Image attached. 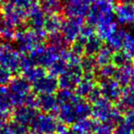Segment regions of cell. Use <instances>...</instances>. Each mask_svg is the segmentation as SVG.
Returning <instances> with one entry per match:
<instances>
[{
    "label": "cell",
    "instance_id": "obj_10",
    "mask_svg": "<svg viewBox=\"0 0 134 134\" xmlns=\"http://www.w3.org/2000/svg\"><path fill=\"white\" fill-rule=\"evenodd\" d=\"M97 0H67L63 8L64 13L69 18H81L87 15V12L92 4Z\"/></svg>",
    "mask_w": 134,
    "mask_h": 134
},
{
    "label": "cell",
    "instance_id": "obj_19",
    "mask_svg": "<svg viewBox=\"0 0 134 134\" xmlns=\"http://www.w3.org/2000/svg\"><path fill=\"white\" fill-rule=\"evenodd\" d=\"M58 101L53 94H41L39 97L38 108L44 113L56 112L58 108Z\"/></svg>",
    "mask_w": 134,
    "mask_h": 134
},
{
    "label": "cell",
    "instance_id": "obj_16",
    "mask_svg": "<svg viewBox=\"0 0 134 134\" xmlns=\"http://www.w3.org/2000/svg\"><path fill=\"white\" fill-rule=\"evenodd\" d=\"M56 115H57L59 120L67 126L73 125L78 119L72 102L60 104L56 110Z\"/></svg>",
    "mask_w": 134,
    "mask_h": 134
},
{
    "label": "cell",
    "instance_id": "obj_5",
    "mask_svg": "<svg viewBox=\"0 0 134 134\" xmlns=\"http://www.w3.org/2000/svg\"><path fill=\"white\" fill-rule=\"evenodd\" d=\"M58 120L51 113L37 114L30 124L32 134H51L55 132Z\"/></svg>",
    "mask_w": 134,
    "mask_h": 134
},
{
    "label": "cell",
    "instance_id": "obj_47",
    "mask_svg": "<svg viewBox=\"0 0 134 134\" xmlns=\"http://www.w3.org/2000/svg\"><path fill=\"white\" fill-rule=\"evenodd\" d=\"M9 117H10L9 111L0 110V129L4 128V127L8 124Z\"/></svg>",
    "mask_w": 134,
    "mask_h": 134
},
{
    "label": "cell",
    "instance_id": "obj_7",
    "mask_svg": "<svg viewBox=\"0 0 134 134\" xmlns=\"http://www.w3.org/2000/svg\"><path fill=\"white\" fill-rule=\"evenodd\" d=\"M84 26L81 18H69L63 21L61 27L62 36L67 43H73L78 39L81 30Z\"/></svg>",
    "mask_w": 134,
    "mask_h": 134
},
{
    "label": "cell",
    "instance_id": "obj_25",
    "mask_svg": "<svg viewBox=\"0 0 134 134\" xmlns=\"http://www.w3.org/2000/svg\"><path fill=\"white\" fill-rule=\"evenodd\" d=\"M44 75H46V71H45L44 67H41L40 65H30L27 69L23 70V77L32 84Z\"/></svg>",
    "mask_w": 134,
    "mask_h": 134
},
{
    "label": "cell",
    "instance_id": "obj_24",
    "mask_svg": "<svg viewBox=\"0 0 134 134\" xmlns=\"http://www.w3.org/2000/svg\"><path fill=\"white\" fill-rule=\"evenodd\" d=\"M96 87L94 76H85L83 75V78L79 82V84L75 87V94L80 97H87L90 92Z\"/></svg>",
    "mask_w": 134,
    "mask_h": 134
},
{
    "label": "cell",
    "instance_id": "obj_50",
    "mask_svg": "<svg viewBox=\"0 0 134 134\" xmlns=\"http://www.w3.org/2000/svg\"><path fill=\"white\" fill-rule=\"evenodd\" d=\"M104 1H107V2H109V3H113L115 0H104Z\"/></svg>",
    "mask_w": 134,
    "mask_h": 134
},
{
    "label": "cell",
    "instance_id": "obj_52",
    "mask_svg": "<svg viewBox=\"0 0 134 134\" xmlns=\"http://www.w3.org/2000/svg\"><path fill=\"white\" fill-rule=\"evenodd\" d=\"M51 134H58V133H55V132H53V133H51Z\"/></svg>",
    "mask_w": 134,
    "mask_h": 134
},
{
    "label": "cell",
    "instance_id": "obj_15",
    "mask_svg": "<svg viewBox=\"0 0 134 134\" xmlns=\"http://www.w3.org/2000/svg\"><path fill=\"white\" fill-rule=\"evenodd\" d=\"M58 87V80L56 77L52 75H44L33 83V88L36 93L38 94H53L54 92L57 91Z\"/></svg>",
    "mask_w": 134,
    "mask_h": 134
},
{
    "label": "cell",
    "instance_id": "obj_49",
    "mask_svg": "<svg viewBox=\"0 0 134 134\" xmlns=\"http://www.w3.org/2000/svg\"><path fill=\"white\" fill-rule=\"evenodd\" d=\"M128 90L134 92V66H133V71H132L131 76H130V82H129Z\"/></svg>",
    "mask_w": 134,
    "mask_h": 134
},
{
    "label": "cell",
    "instance_id": "obj_29",
    "mask_svg": "<svg viewBox=\"0 0 134 134\" xmlns=\"http://www.w3.org/2000/svg\"><path fill=\"white\" fill-rule=\"evenodd\" d=\"M16 30L15 27L10 24L6 19L0 17V36L7 41H11L15 39Z\"/></svg>",
    "mask_w": 134,
    "mask_h": 134
},
{
    "label": "cell",
    "instance_id": "obj_51",
    "mask_svg": "<svg viewBox=\"0 0 134 134\" xmlns=\"http://www.w3.org/2000/svg\"><path fill=\"white\" fill-rule=\"evenodd\" d=\"M2 44V38H1V36H0V45Z\"/></svg>",
    "mask_w": 134,
    "mask_h": 134
},
{
    "label": "cell",
    "instance_id": "obj_35",
    "mask_svg": "<svg viewBox=\"0 0 134 134\" xmlns=\"http://www.w3.org/2000/svg\"><path fill=\"white\" fill-rule=\"evenodd\" d=\"M56 98H57L58 104H64V103H71L77 97L76 94H74L72 90L63 89L61 88L56 94Z\"/></svg>",
    "mask_w": 134,
    "mask_h": 134
},
{
    "label": "cell",
    "instance_id": "obj_40",
    "mask_svg": "<svg viewBox=\"0 0 134 134\" xmlns=\"http://www.w3.org/2000/svg\"><path fill=\"white\" fill-rule=\"evenodd\" d=\"M8 126L11 130L12 134H27L29 131V126L23 125L15 120L8 122Z\"/></svg>",
    "mask_w": 134,
    "mask_h": 134
},
{
    "label": "cell",
    "instance_id": "obj_20",
    "mask_svg": "<svg viewBox=\"0 0 134 134\" xmlns=\"http://www.w3.org/2000/svg\"><path fill=\"white\" fill-rule=\"evenodd\" d=\"M117 30V24L114 18L104 19L97 25V34L101 40H108L112 33Z\"/></svg>",
    "mask_w": 134,
    "mask_h": 134
},
{
    "label": "cell",
    "instance_id": "obj_44",
    "mask_svg": "<svg viewBox=\"0 0 134 134\" xmlns=\"http://www.w3.org/2000/svg\"><path fill=\"white\" fill-rule=\"evenodd\" d=\"M93 134H113V127L106 122L98 123Z\"/></svg>",
    "mask_w": 134,
    "mask_h": 134
},
{
    "label": "cell",
    "instance_id": "obj_41",
    "mask_svg": "<svg viewBox=\"0 0 134 134\" xmlns=\"http://www.w3.org/2000/svg\"><path fill=\"white\" fill-rule=\"evenodd\" d=\"M95 35V30H94L93 26L91 25L87 24L86 26H83L82 30H81V32H80V35H79L78 39L82 40L86 42L89 38H91L92 36Z\"/></svg>",
    "mask_w": 134,
    "mask_h": 134
},
{
    "label": "cell",
    "instance_id": "obj_1",
    "mask_svg": "<svg viewBox=\"0 0 134 134\" xmlns=\"http://www.w3.org/2000/svg\"><path fill=\"white\" fill-rule=\"evenodd\" d=\"M46 32L44 30H28L21 28L16 30L15 40L19 52L30 53L31 51L43 44Z\"/></svg>",
    "mask_w": 134,
    "mask_h": 134
},
{
    "label": "cell",
    "instance_id": "obj_21",
    "mask_svg": "<svg viewBox=\"0 0 134 134\" xmlns=\"http://www.w3.org/2000/svg\"><path fill=\"white\" fill-rule=\"evenodd\" d=\"M63 21V19L59 14H49L45 19L43 30L46 33L50 35L59 33Z\"/></svg>",
    "mask_w": 134,
    "mask_h": 134
},
{
    "label": "cell",
    "instance_id": "obj_53",
    "mask_svg": "<svg viewBox=\"0 0 134 134\" xmlns=\"http://www.w3.org/2000/svg\"><path fill=\"white\" fill-rule=\"evenodd\" d=\"M133 134H134V130H133Z\"/></svg>",
    "mask_w": 134,
    "mask_h": 134
},
{
    "label": "cell",
    "instance_id": "obj_9",
    "mask_svg": "<svg viewBox=\"0 0 134 134\" xmlns=\"http://www.w3.org/2000/svg\"><path fill=\"white\" fill-rule=\"evenodd\" d=\"M98 88L102 97L111 102L119 101L123 94L122 86L116 79L113 78L101 79Z\"/></svg>",
    "mask_w": 134,
    "mask_h": 134
},
{
    "label": "cell",
    "instance_id": "obj_28",
    "mask_svg": "<svg viewBox=\"0 0 134 134\" xmlns=\"http://www.w3.org/2000/svg\"><path fill=\"white\" fill-rule=\"evenodd\" d=\"M102 47V40L98 36L94 35L85 42L84 52L87 56H95Z\"/></svg>",
    "mask_w": 134,
    "mask_h": 134
},
{
    "label": "cell",
    "instance_id": "obj_30",
    "mask_svg": "<svg viewBox=\"0 0 134 134\" xmlns=\"http://www.w3.org/2000/svg\"><path fill=\"white\" fill-rule=\"evenodd\" d=\"M13 107L9 89L6 86H0V110L10 111Z\"/></svg>",
    "mask_w": 134,
    "mask_h": 134
},
{
    "label": "cell",
    "instance_id": "obj_36",
    "mask_svg": "<svg viewBox=\"0 0 134 134\" xmlns=\"http://www.w3.org/2000/svg\"><path fill=\"white\" fill-rule=\"evenodd\" d=\"M99 67L100 68L97 71V75L100 79L112 78L117 71V67L113 63H108V64H105Z\"/></svg>",
    "mask_w": 134,
    "mask_h": 134
},
{
    "label": "cell",
    "instance_id": "obj_45",
    "mask_svg": "<svg viewBox=\"0 0 134 134\" xmlns=\"http://www.w3.org/2000/svg\"><path fill=\"white\" fill-rule=\"evenodd\" d=\"M10 2H12L14 5L18 6L19 8L28 10L34 4V0H11Z\"/></svg>",
    "mask_w": 134,
    "mask_h": 134
},
{
    "label": "cell",
    "instance_id": "obj_38",
    "mask_svg": "<svg viewBox=\"0 0 134 134\" xmlns=\"http://www.w3.org/2000/svg\"><path fill=\"white\" fill-rule=\"evenodd\" d=\"M134 127L127 123L125 120L119 122L113 130V134H133Z\"/></svg>",
    "mask_w": 134,
    "mask_h": 134
},
{
    "label": "cell",
    "instance_id": "obj_23",
    "mask_svg": "<svg viewBox=\"0 0 134 134\" xmlns=\"http://www.w3.org/2000/svg\"><path fill=\"white\" fill-rule=\"evenodd\" d=\"M72 103L74 105V108H75V113H76L78 119L87 118L91 115L92 106L89 104V101L85 100L83 97H80L77 96Z\"/></svg>",
    "mask_w": 134,
    "mask_h": 134
},
{
    "label": "cell",
    "instance_id": "obj_4",
    "mask_svg": "<svg viewBox=\"0 0 134 134\" xmlns=\"http://www.w3.org/2000/svg\"><path fill=\"white\" fill-rule=\"evenodd\" d=\"M9 85V92L11 95L12 104L15 107H20L24 105L25 98L31 92L30 82L27 81L24 77H14L11 78Z\"/></svg>",
    "mask_w": 134,
    "mask_h": 134
},
{
    "label": "cell",
    "instance_id": "obj_22",
    "mask_svg": "<svg viewBox=\"0 0 134 134\" xmlns=\"http://www.w3.org/2000/svg\"><path fill=\"white\" fill-rule=\"evenodd\" d=\"M126 33L127 31L125 30H123V29H117L110 35V37L107 40V41H108V47H109L114 52H118V51L122 50Z\"/></svg>",
    "mask_w": 134,
    "mask_h": 134
},
{
    "label": "cell",
    "instance_id": "obj_56",
    "mask_svg": "<svg viewBox=\"0 0 134 134\" xmlns=\"http://www.w3.org/2000/svg\"><path fill=\"white\" fill-rule=\"evenodd\" d=\"M133 24H134V23H133Z\"/></svg>",
    "mask_w": 134,
    "mask_h": 134
},
{
    "label": "cell",
    "instance_id": "obj_26",
    "mask_svg": "<svg viewBox=\"0 0 134 134\" xmlns=\"http://www.w3.org/2000/svg\"><path fill=\"white\" fill-rule=\"evenodd\" d=\"M80 67L83 71V75L85 76H94L97 70V63L96 61L95 56H87L81 59Z\"/></svg>",
    "mask_w": 134,
    "mask_h": 134
},
{
    "label": "cell",
    "instance_id": "obj_2",
    "mask_svg": "<svg viewBox=\"0 0 134 134\" xmlns=\"http://www.w3.org/2000/svg\"><path fill=\"white\" fill-rule=\"evenodd\" d=\"M87 24L97 26L100 21L104 19L114 18V8L112 3L104 0H98L92 4L87 12Z\"/></svg>",
    "mask_w": 134,
    "mask_h": 134
},
{
    "label": "cell",
    "instance_id": "obj_13",
    "mask_svg": "<svg viewBox=\"0 0 134 134\" xmlns=\"http://www.w3.org/2000/svg\"><path fill=\"white\" fill-rule=\"evenodd\" d=\"M118 22L122 25L134 23V2H120L114 9Z\"/></svg>",
    "mask_w": 134,
    "mask_h": 134
},
{
    "label": "cell",
    "instance_id": "obj_42",
    "mask_svg": "<svg viewBox=\"0 0 134 134\" xmlns=\"http://www.w3.org/2000/svg\"><path fill=\"white\" fill-rule=\"evenodd\" d=\"M11 80V72L0 65V86H7Z\"/></svg>",
    "mask_w": 134,
    "mask_h": 134
},
{
    "label": "cell",
    "instance_id": "obj_39",
    "mask_svg": "<svg viewBox=\"0 0 134 134\" xmlns=\"http://www.w3.org/2000/svg\"><path fill=\"white\" fill-rule=\"evenodd\" d=\"M123 50L133 57L134 54V34L130 32H127L125 36L124 44H123Z\"/></svg>",
    "mask_w": 134,
    "mask_h": 134
},
{
    "label": "cell",
    "instance_id": "obj_12",
    "mask_svg": "<svg viewBox=\"0 0 134 134\" xmlns=\"http://www.w3.org/2000/svg\"><path fill=\"white\" fill-rule=\"evenodd\" d=\"M2 17L6 19L14 27L21 26L23 21L27 18V10L19 8L12 2H8L2 8Z\"/></svg>",
    "mask_w": 134,
    "mask_h": 134
},
{
    "label": "cell",
    "instance_id": "obj_14",
    "mask_svg": "<svg viewBox=\"0 0 134 134\" xmlns=\"http://www.w3.org/2000/svg\"><path fill=\"white\" fill-rule=\"evenodd\" d=\"M27 17L29 19V25L32 30H44V22L46 16L45 12L39 5L34 3L28 10H27Z\"/></svg>",
    "mask_w": 134,
    "mask_h": 134
},
{
    "label": "cell",
    "instance_id": "obj_55",
    "mask_svg": "<svg viewBox=\"0 0 134 134\" xmlns=\"http://www.w3.org/2000/svg\"><path fill=\"white\" fill-rule=\"evenodd\" d=\"M0 8H1V6H0Z\"/></svg>",
    "mask_w": 134,
    "mask_h": 134
},
{
    "label": "cell",
    "instance_id": "obj_46",
    "mask_svg": "<svg viewBox=\"0 0 134 134\" xmlns=\"http://www.w3.org/2000/svg\"><path fill=\"white\" fill-rule=\"evenodd\" d=\"M87 97H88V101H89V102H92V103L96 102V101L98 100L99 98H101V97H102V95H101L99 88L96 86V87L90 92V94L87 96Z\"/></svg>",
    "mask_w": 134,
    "mask_h": 134
},
{
    "label": "cell",
    "instance_id": "obj_43",
    "mask_svg": "<svg viewBox=\"0 0 134 134\" xmlns=\"http://www.w3.org/2000/svg\"><path fill=\"white\" fill-rule=\"evenodd\" d=\"M38 102H39V97L36 94L30 92L26 97V98H25L24 106H27L29 108H35L36 109V108H38Z\"/></svg>",
    "mask_w": 134,
    "mask_h": 134
},
{
    "label": "cell",
    "instance_id": "obj_3",
    "mask_svg": "<svg viewBox=\"0 0 134 134\" xmlns=\"http://www.w3.org/2000/svg\"><path fill=\"white\" fill-rule=\"evenodd\" d=\"M62 51H58L51 46L45 47L44 45L37 47L30 52L29 57L32 64L40 65L41 67H48L53 62L60 58Z\"/></svg>",
    "mask_w": 134,
    "mask_h": 134
},
{
    "label": "cell",
    "instance_id": "obj_31",
    "mask_svg": "<svg viewBox=\"0 0 134 134\" xmlns=\"http://www.w3.org/2000/svg\"><path fill=\"white\" fill-rule=\"evenodd\" d=\"M41 7L48 14H59L63 9L61 0H42Z\"/></svg>",
    "mask_w": 134,
    "mask_h": 134
},
{
    "label": "cell",
    "instance_id": "obj_54",
    "mask_svg": "<svg viewBox=\"0 0 134 134\" xmlns=\"http://www.w3.org/2000/svg\"><path fill=\"white\" fill-rule=\"evenodd\" d=\"M0 134H1V132H0Z\"/></svg>",
    "mask_w": 134,
    "mask_h": 134
},
{
    "label": "cell",
    "instance_id": "obj_33",
    "mask_svg": "<svg viewBox=\"0 0 134 134\" xmlns=\"http://www.w3.org/2000/svg\"><path fill=\"white\" fill-rule=\"evenodd\" d=\"M48 68L49 74L51 75H52V76L57 77L59 75H61L68 68V63H67L66 60L60 57L55 62H53L50 66H48Z\"/></svg>",
    "mask_w": 134,
    "mask_h": 134
},
{
    "label": "cell",
    "instance_id": "obj_11",
    "mask_svg": "<svg viewBox=\"0 0 134 134\" xmlns=\"http://www.w3.org/2000/svg\"><path fill=\"white\" fill-rule=\"evenodd\" d=\"M115 108L116 107L112 105L111 101L101 97L93 103L91 115L96 120L101 121V122H108L115 110Z\"/></svg>",
    "mask_w": 134,
    "mask_h": 134
},
{
    "label": "cell",
    "instance_id": "obj_17",
    "mask_svg": "<svg viewBox=\"0 0 134 134\" xmlns=\"http://www.w3.org/2000/svg\"><path fill=\"white\" fill-rule=\"evenodd\" d=\"M37 114L38 113L35 108H29V107L23 105L20 107H17V108L14 110L13 120L21 123L23 125H26V126H30Z\"/></svg>",
    "mask_w": 134,
    "mask_h": 134
},
{
    "label": "cell",
    "instance_id": "obj_32",
    "mask_svg": "<svg viewBox=\"0 0 134 134\" xmlns=\"http://www.w3.org/2000/svg\"><path fill=\"white\" fill-rule=\"evenodd\" d=\"M113 51L109 47H102L98 52L96 54V61L98 66H102L105 64L112 63V57H113Z\"/></svg>",
    "mask_w": 134,
    "mask_h": 134
},
{
    "label": "cell",
    "instance_id": "obj_34",
    "mask_svg": "<svg viewBox=\"0 0 134 134\" xmlns=\"http://www.w3.org/2000/svg\"><path fill=\"white\" fill-rule=\"evenodd\" d=\"M132 63V56L127 53L124 51H118L112 57V63L116 67L124 66L127 64H130Z\"/></svg>",
    "mask_w": 134,
    "mask_h": 134
},
{
    "label": "cell",
    "instance_id": "obj_8",
    "mask_svg": "<svg viewBox=\"0 0 134 134\" xmlns=\"http://www.w3.org/2000/svg\"><path fill=\"white\" fill-rule=\"evenodd\" d=\"M82 78L83 71L80 66H68V68L59 75L58 86L63 89L73 90L76 87Z\"/></svg>",
    "mask_w": 134,
    "mask_h": 134
},
{
    "label": "cell",
    "instance_id": "obj_48",
    "mask_svg": "<svg viewBox=\"0 0 134 134\" xmlns=\"http://www.w3.org/2000/svg\"><path fill=\"white\" fill-rule=\"evenodd\" d=\"M124 120L134 127V109H128L123 115Z\"/></svg>",
    "mask_w": 134,
    "mask_h": 134
},
{
    "label": "cell",
    "instance_id": "obj_6",
    "mask_svg": "<svg viewBox=\"0 0 134 134\" xmlns=\"http://www.w3.org/2000/svg\"><path fill=\"white\" fill-rule=\"evenodd\" d=\"M20 54L10 43H2L0 45V65H2L11 73L19 70Z\"/></svg>",
    "mask_w": 134,
    "mask_h": 134
},
{
    "label": "cell",
    "instance_id": "obj_57",
    "mask_svg": "<svg viewBox=\"0 0 134 134\" xmlns=\"http://www.w3.org/2000/svg\"><path fill=\"white\" fill-rule=\"evenodd\" d=\"M61 1H62V0H61Z\"/></svg>",
    "mask_w": 134,
    "mask_h": 134
},
{
    "label": "cell",
    "instance_id": "obj_27",
    "mask_svg": "<svg viewBox=\"0 0 134 134\" xmlns=\"http://www.w3.org/2000/svg\"><path fill=\"white\" fill-rule=\"evenodd\" d=\"M132 71H133V66L131 63L124 65V66H120L119 67V69H117L114 76H115L116 80L120 84L121 86H128Z\"/></svg>",
    "mask_w": 134,
    "mask_h": 134
},
{
    "label": "cell",
    "instance_id": "obj_37",
    "mask_svg": "<svg viewBox=\"0 0 134 134\" xmlns=\"http://www.w3.org/2000/svg\"><path fill=\"white\" fill-rule=\"evenodd\" d=\"M66 41L63 38L62 34L55 33L50 35L49 38V46L52 47V48L56 49L58 51H63L66 47Z\"/></svg>",
    "mask_w": 134,
    "mask_h": 134
},
{
    "label": "cell",
    "instance_id": "obj_18",
    "mask_svg": "<svg viewBox=\"0 0 134 134\" xmlns=\"http://www.w3.org/2000/svg\"><path fill=\"white\" fill-rule=\"evenodd\" d=\"M98 125V121L95 119L84 118L77 119L72 126V130L75 134H93Z\"/></svg>",
    "mask_w": 134,
    "mask_h": 134
}]
</instances>
